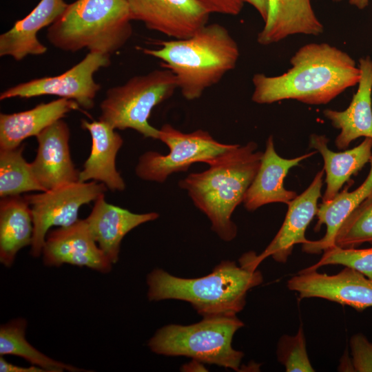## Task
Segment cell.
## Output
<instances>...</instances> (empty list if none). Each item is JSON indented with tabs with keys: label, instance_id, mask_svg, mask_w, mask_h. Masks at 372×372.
<instances>
[{
	"label": "cell",
	"instance_id": "cell-1",
	"mask_svg": "<svg viewBox=\"0 0 372 372\" xmlns=\"http://www.w3.org/2000/svg\"><path fill=\"white\" fill-rule=\"evenodd\" d=\"M290 64L280 75L255 74L252 101L271 104L295 100L324 105L358 85L361 77L358 65L348 53L324 42L301 46L291 57Z\"/></svg>",
	"mask_w": 372,
	"mask_h": 372
},
{
	"label": "cell",
	"instance_id": "cell-2",
	"mask_svg": "<svg viewBox=\"0 0 372 372\" xmlns=\"http://www.w3.org/2000/svg\"><path fill=\"white\" fill-rule=\"evenodd\" d=\"M257 149L254 141L235 144L209 161L207 169L191 173L178 182L179 187L187 192L194 205L209 218L211 230L225 242L237 235L231 216L243 202L260 167L263 152Z\"/></svg>",
	"mask_w": 372,
	"mask_h": 372
},
{
	"label": "cell",
	"instance_id": "cell-3",
	"mask_svg": "<svg viewBox=\"0 0 372 372\" xmlns=\"http://www.w3.org/2000/svg\"><path fill=\"white\" fill-rule=\"evenodd\" d=\"M158 49L144 48L145 54L161 59L162 67L175 75L178 89L187 100L200 98L234 70L240 56L238 45L228 30L206 24L192 36L161 41Z\"/></svg>",
	"mask_w": 372,
	"mask_h": 372
},
{
	"label": "cell",
	"instance_id": "cell-4",
	"mask_svg": "<svg viewBox=\"0 0 372 372\" xmlns=\"http://www.w3.org/2000/svg\"><path fill=\"white\" fill-rule=\"evenodd\" d=\"M262 282L258 269L228 260L221 261L210 273L196 278L155 269L147 276V298L150 301L187 302L202 317L236 316L244 309L248 291Z\"/></svg>",
	"mask_w": 372,
	"mask_h": 372
},
{
	"label": "cell",
	"instance_id": "cell-5",
	"mask_svg": "<svg viewBox=\"0 0 372 372\" xmlns=\"http://www.w3.org/2000/svg\"><path fill=\"white\" fill-rule=\"evenodd\" d=\"M132 21L125 0H76L48 27L46 37L65 52L86 48L111 55L131 37Z\"/></svg>",
	"mask_w": 372,
	"mask_h": 372
},
{
	"label": "cell",
	"instance_id": "cell-6",
	"mask_svg": "<svg viewBox=\"0 0 372 372\" xmlns=\"http://www.w3.org/2000/svg\"><path fill=\"white\" fill-rule=\"evenodd\" d=\"M243 326L236 315L203 317L200 322L189 325L162 327L147 346L156 354L185 356L238 371L244 353L233 348L232 340Z\"/></svg>",
	"mask_w": 372,
	"mask_h": 372
},
{
	"label": "cell",
	"instance_id": "cell-7",
	"mask_svg": "<svg viewBox=\"0 0 372 372\" xmlns=\"http://www.w3.org/2000/svg\"><path fill=\"white\" fill-rule=\"evenodd\" d=\"M176 89V76L167 68L134 76L107 90L99 120L115 130L132 129L144 137L158 139L159 130L149 124V117L154 107L169 99Z\"/></svg>",
	"mask_w": 372,
	"mask_h": 372
},
{
	"label": "cell",
	"instance_id": "cell-8",
	"mask_svg": "<svg viewBox=\"0 0 372 372\" xmlns=\"http://www.w3.org/2000/svg\"><path fill=\"white\" fill-rule=\"evenodd\" d=\"M158 140L168 147L169 152L149 151L140 156L135 173L142 180L163 183L172 174L185 172L196 163H207L235 145L220 143L203 130L183 133L170 124L159 129Z\"/></svg>",
	"mask_w": 372,
	"mask_h": 372
},
{
	"label": "cell",
	"instance_id": "cell-9",
	"mask_svg": "<svg viewBox=\"0 0 372 372\" xmlns=\"http://www.w3.org/2000/svg\"><path fill=\"white\" fill-rule=\"evenodd\" d=\"M107 189L102 183L79 181L24 196L30 205L34 224L30 254L39 257L42 254L50 227H65L75 223L79 220L80 207L96 200Z\"/></svg>",
	"mask_w": 372,
	"mask_h": 372
},
{
	"label": "cell",
	"instance_id": "cell-10",
	"mask_svg": "<svg viewBox=\"0 0 372 372\" xmlns=\"http://www.w3.org/2000/svg\"><path fill=\"white\" fill-rule=\"evenodd\" d=\"M110 63V55L89 52L80 62L64 73L34 79L12 86L1 93L0 100L54 95L73 100L82 108L91 110L101 89V85L94 79V74Z\"/></svg>",
	"mask_w": 372,
	"mask_h": 372
},
{
	"label": "cell",
	"instance_id": "cell-11",
	"mask_svg": "<svg viewBox=\"0 0 372 372\" xmlns=\"http://www.w3.org/2000/svg\"><path fill=\"white\" fill-rule=\"evenodd\" d=\"M324 169L318 171L308 187L288 204L284 222L271 242L259 255L253 251L242 256L239 262L252 269L267 257L280 263H285L297 244L308 242L305 231L318 209V200L322 197Z\"/></svg>",
	"mask_w": 372,
	"mask_h": 372
},
{
	"label": "cell",
	"instance_id": "cell-12",
	"mask_svg": "<svg viewBox=\"0 0 372 372\" xmlns=\"http://www.w3.org/2000/svg\"><path fill=\"white\" fill-rule=\"evenodd\" d=\"M287 287L300 298H323L358 311L372 307V280L348 267L334 275L301 270Z\"/></svg>",
	"mask_w": 372,
	"mask_h": 372
},
{
	"label": "cell",
	"instance_id": "cell-13",
	"mask_svg": "<svg viewBox=\"0 0 372 372\" xmlns=\"http://www.w3.org/2000/svg\"><path fill=\"white\" fill-rule=\"evenodd\" d=\"M132 20L176 39L192 36L207 24L210 13L196 0H125Z\"/></svg>",
	"mask_w": 372,
	"mask_h": 372
},
{
	"label": "cell",
	"instance_id": "cell-14",
	"mask_svg": "<svg viewBox=\"0 0 372 372\" xmlns=\"http://www.w3.org/2000/svg\"><path fill=\"white\" fill-rule=\"evenodd\" d=\"M42 254L47 266L69 264L101 273H108L112 269V264L96 245L85 219L48 231Z\"/></svg>",
	"mask_w": 372,
	"mask_h": 372
},
{
	"label": "cell",
	"instance_id": "cell-15",
	"mask_svg": "<svg viewBox=\"0 0 372 372\" xmlns=\"http://www.w3.org/2000/svg\"><path fill=\"white\" fill-rule=\"evenodd\" d=\"M70 132L60 119L36 136L37 155L30 163L32 172L45 191L76 183L79 172L74 167L70 152Z\"/></svg>",
	"mask_w": 372,
	"mask_h": 372
},
{
	"label": "cell",
	"instance_id": "cell-16",
	"mask_svg": "<svg viewBox=\"0 0 372 372\" xmlns=\"http://www.w3.org/2000/svg\"><path fill=\"white\" fill-rule=\"evenodd\" d=\"M317 152L315 150L293 158L281 157L276 151L273 136H269L258 170L242 202L245 209L253 211L267 204L281 203L287 205L298 195L284 185L289 169Z\"/></svg>",
	"mask_w": 372,
	"mask_h": 372
},
{
	"label": "cell",
	"instance_id": "cell-17",
	"mask_svg": "<svg viewBox=\"0 0 372 372\" xmlns=\"http://www.w3.org/2000/svg\"><path fill=\"white\" fill-rule=\"evenodd\" d=\"M358 67L361 77L348 107L342 111H323L332 126L340 130L334 141L339 149L347 148L358 138H372V59L361 57Z\"/></svg>",
	"mask_w": 372,
	"mask_h": 372
},
{
	"label": "cell",
	"instance_id": "cell-18",
	"mask_svg": "<svg viewBox=\"0 0 372 372\" xmlns=\"http://www.w3.org/2000/svg\"><path fill=\"white\" fill-rule=\"evenodd\" d=\"M158 217L156 212L136 214L110 204L103 194L94 200L92 209L85 220L98 246L114 265L118 260L121 243L125 236L135 227Z\"/></svg>",
	"mask_w": 372,
	"mask_h": 372
},
{
	"label": "cell",
	"instance_id": "cell-19",
	"mask_svg": "<svg viewBox=\"0 0 372 372\" xmlns=\"http://www.w3.org/2000/svg\"><path fill=\"white\" fill-rule=\"evenodd\" d=\"M81 127L90 134L92 147L83 168L79 172V182L93 180L103 183L112 192H122L125 183L116 167V156L123 144L121 135L106 123L81 120Z\"/></svg>",
	"mask_w": 372,
	"mask_h": 372
},
{
	"label": "cell",
	"instance_id": "cell-20",
	"mask_svg": "<svg viewBox=\"0 0 372 372\" xmlns=\"http://www.w3.org/2000/svg\"><path fill=\"white\" fill-rule=\"evenodd\" d=\"M267 17L257 41L262 45L280 42L289 36H319L324 26L311 0H267Z\"/></svg>",
	"mask_w": 372,
	"mask_h": 372
},
{
	"label": "cell",
	"instance_id": "cell-21",
	"mask_svg": "<svg viewBox=\"0 0 372 372\" xmlns=\"http://www.w3.org/2000/svg\"><path fill=\"white\" fill-rule=\"evenodd\" d=\"M67 6L64 0H41L25 17L0 35V56L21 61L28 55L45 54L48 48L38 39V32L49 27Z\"/></svg>",
	"mask_w": 372,
	"mask_h": 372
},
{
	"label": "cell",
	"instance_id": "cell-22",
	"mask_svg": "<svg viewBox=\"0 0 372 372\" xmlns=\"http://www.w3.org/2000/svg\"><path fill=\"white\" fill-rule=\"evenodd\" d=\"M79 104L59 98L41 103L28 110L0 114V149L16 148L27 138L37 136L68 112L79 110Z\"/></svg>",
	"mask_w": 372,
	"mask_h": 372
},
{
	"label": "cell",
	"instance_id": "cell-23",
	"mask_svg": "<svg viewBox=\"0 0 372 372\" xmlns=\"http://www.w3.org/2000/svg\"><path fill=\"white\" fill-rule=\"evenodd\" d=\"M328 142L325 135L312 134L309 137V146L320 153L324 161L326 189L322 202L333 198L351 176L357 175L372 156V138L366 137L358 146L340 152L331 150Z\"/></svg>",
	"mask_w": 372,
	"mask_h": 372
},
{
	"label": "cell",
	"instance_id": "cell-24",
	"mask_svg": "<svg viewBox=\"0 0 372 372\" xmlns=\"http://www.w3.org/2000/svg\"><path fill=\"white\" fill-rule=\"evenodd\" d=\"M371 168L364 182L355 190L348 191V187L338 192L333 198L318 205L315 230H320L324 224V236L318 240H308L302 244L304 252L318 254L335 246V238L340 227L349 214L372 192V156Z\"/></svg>",
	"mask_w": 372,
	"mask_h": 372
},
{
	"label": "cell",
	"instance_id": "cell-25",
	"mask_svg": "<svg viewBox=\"0 0 372 372\" xmlns=\"http://www.w3.org/2000/svg\"><path fill=\"white\" fill-rule=\"evenodd\" d=\"M34 224L30 205L19 196L1 198L0 261L10 267L22 248L31 245Z\"/></svg>",
	"mask_w": 372,
	"mask_h": 372
},
{
	"label": "cell",
	"instance_id": "cell-26",
	"mask_svg": "<svg viewBox=\"0 0 372 372\" xmlns=\"http://www.w3.org/2000/svg\"><path fill=\"white\" fill-rule=\"evenodd\" d=\"M26 321L22 318L12 320L0 327V355L19 356L32 364L48 372L85 371L55 360L32 346L25 338Z\"/></svg>",
	"mask_w": 372,
	"mask_h": 372
},
{
	"label": "cell",
	"instance_id": "cell-27",
	"mask_svg": "<svg viewBox=\"0 0 372 372\" xmlns=\"http://www.w3.org/2000/svg\"><path fill=\"white\" fill-rule=\"evenodd\" d=\"M24 145L0 149V196H19L24 192H45L36 179L30 163L23 157Z\"/></svg>",
	"mask_w": 372,
	"mask_h": 372
},
{
	"label": "cell",
	"instance_id": "cell-28",
	"mask_svg": "<svg viewBox=\"0 0 372 372\" xmlns=\"http://www.w3.org/2000/svg\"><path fill=\"white\" fill-rule=\"evenodd\" d=\"M372 245V192L349 214L335 238V246L355 248Z\"/></svg>",
	"mask_w": 372,
	"mask_h": 372
},
{
	"label": "cell",
	"instance_id": "cell-29",
	"mask_svg": "<svg viewBox=\"0 0 372 372\" xmlns=\"http://www.w3.org/2000/svg\"><path fill=\"white\" fill-rule=\"evenodd\" d=\"M329 265H341L354 269L372 280V247L355 249L334 246L324 251L318 262L302 270H317Z\"/></svg>",
	"mask_w": 372,
	"mask_h": 372
},
{
	"label": "cell",
	"instance_id": "cell-30",
	"mask_svg": "<svg viewBox=\"0 0 372 372\" xmlns=\"http://www.w3.org/2000/svg\"><path fill=\"white\" fill-rule=\"evenodd\" d=\"M276 353L278 360L287 372L315 371L308 356L302 326L296 335H284L280 337Z\"/></svg>",
	"mask_w": 372,
	"mask_h": 372
},
{
	"label": "cell",
	"instance_id": "cell-31",
	"mask_svg": "<svg viewBox=\"0 0 372 372\" xmlns=\"http://www.w3.org/2000/svg\"><path fill=\"white\" fill-rule=\"evenodd\" d=\"M352 361L351 370L372 372V343L362 334L353 335L350 340Z\"/></svg>",
	"mask_w": 372,
	"mask_h": 372
},
{
	"label": "cell",
	"instance_id": "cell-32",
	"mask_svg": "<svg viewBox=\"0 0 372 372\" xmlns=\"http://www.w3.org/2000/svg\"><path fill=\"white\" fill-rule=\"evenodd\" d=\"M210 14L238 15L242 10L244 0H196Z\"/></svg>",
	"mask_w": 372,
	"mask_h": 372
},
{
	"label": "cell",
	"instance_id": "cell-33",
	"mask_svg": "<svg viewBox=\"0 0 372 372\" xmlns=\"http://www.w3.org/2000/svg\"><path fill=\"white\" fill-rule=\"evenodd\" d=\"M1 372H48L45 369L38 366H21L7 362L3 358H0Z\"/></svg>",
	"mask_w": 372,
	"mask_h": 372
},
{
	"label": "cell",
	"instance_id": "cell-34",
	"mask_svg": "<svg viewBox=\"0 0 372 372\" xmlns=\"http://www.w3.org/2000/svg\"><path fill=\"white\" fill-rule=\"evenodd\" d=\"M244 1L252 6L258 12L263 21H265L268 12L267 0H244Z\"/></svg>",
	"mask_w": 372,
	"mask_h": 372
},
{
	"label": "cell",
	"instance_id": "cell-35",
	"mask_svg": "<svg viewBox=\"0 0 372 372\" xmlns=\"http://www.w3.org/2000/svg\"><path fill=\"white\" fill-rule=\"evenodd\" d=\"M181 371L186 372H194V371H207V368L205 366V364L196 360L192 359V360L185 364L180 368Z\"/></svg>",
	"mask_w": 372,
	"mask_h": 372
},
{
	"label": "cell",
	"instance_id": "cell-36",
	"mask_svg": "<svg viewBox=\"0 0 372 372\" xmlns=\"http://www.w3.org/2000/svg\"><path fill=\"white\" fill-rule=\"evenodd\" d=\"M371 0H349V3L358 9L362 10L366 8Z\"/></svg>",
	"mask_w": 372,
	"mask_h": 372
},
{
	"label": "cell",
	"instance_id": "cell-37",
	"mask_svg": "<svg viewBox=\"0 0 372 372\" xmlns=\"http://www.w3.org/2000/svg\"><path fill=\"white\" fill-rule=\"evenodd\" d=\"M331 1H333V2H340V1H342L343 0H331Z\"/></svg>",
	"mask_w": 372,
	"mask_h": 372
}]
</instances>
